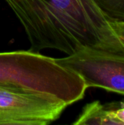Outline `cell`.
Here are the masks:
<instances>
[{"label": "cell", "mask_w": 124, "mask_h": 125, "mask_svg": "<svg viewBox=\"0 0 124 125\" xmlns=\"http://www.w3.org/2000/svg\"><path fill=\"white\" fill-rule=\"evenodd\" d=\"M0 86L50 96L67 106L82 100L88 89L78 74L31 50L0 53Z\"/></svg>", "instance_id": "cell-2"}, {"label": "cell", "mask_w": 124, "mask_h": 125, "mask_svg": "<svg viewBox=\"0 0 124 125\" xmlns=\"http://www.w3.org/2000/svg\"><path fill=\"white\" fill-rule=\"evenodd\" d=\"M23 26L29 50L71 55L83 48L124 54V46L94 0H4Z\"/></svg>", "instance_id": "cell-1"}, {"label": "cell", "mask_w": 124, "mask_h": 125, "mask_svg": "<svg viewBox=\"0 0 124 125\" xmlns=\"http://www.w3.org/2000/svg\"><path fill=\"white\" fill-rule=\"evenodd\" d=\"M115 35L124 46V21H109Z\"/></svg>", "instance_id": "cell-8"}, {"label": "cell", "mask_w": 124, "mask_h": 125, "mask_svg": "<svg viewBox=\"0 0 124 125\" xmlns=\"http://www.w3.org/2000/svg\"><path fill=\"white\" fill-rule=\"evenodd\" d=\"M67 107L50 96L0 86V125H49Z\"/></svg>", "instance_id": "cell-4"}, {"label": "cell", "mask_w": 124, "mask_h": 125, "mask_svg": "<svg viewBox=\"0 0 124 125\" xmlns=\"http://www.w3.org/2000/svg\"><path fill=\"white\" fill-rule=\"evenodd\" d=\"M108 21H124V0H94Z\"/></svg>", "instance_id": "cell-6"}, {"label": "cell", "mask_w": 124, "mask_h": 125, "mask_svg": "<svg viewBox=\"0 0 124 125\" xmlns=\"http://www.w3.org/2000/svg\"><path fill=\"white\" fill-rule=\"evenodd\" d=\"M73 125H116L118 123L112 116L110 103L103 105L96 100L84 106Z\"/></svg>", "instance_id": "cell-5"}, {"label": "cell", "mask_w": 124, "mask_h": 125, "mask_svg": "<svg viewBox=\"0 0 124 125\" xmlns=\"http://www.w3.org/2000/svg\"><path fill=\"white\" fill-rule=\"evenodd\" d=\"M56 59L78 74L87 88L98 87L124 95V54L83 48Z\"/></svg>", "instance_id": "cell-3"}, {"label": "cell", "mask_w": 124, "mask_h": 125, "mask_svg": "<svg viewBox=\"0 0 124 125\" xmlns=\"http://www.w3.org/2000/svg\"><path fill=\"white\" fill-rule=\"evenodd\" d=\"M111 114L118 125H124V103H110Z\"/></svg>", "instance_id": "cell-7"}]
</instances>
